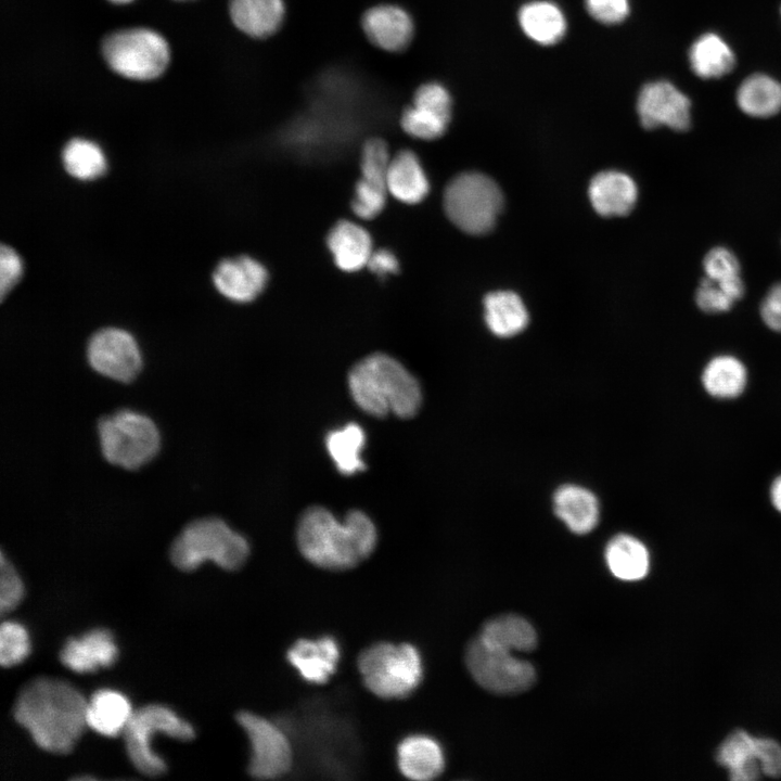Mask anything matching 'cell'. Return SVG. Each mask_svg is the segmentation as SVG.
Returning a JSON list of instances; mask_svg holds the SVG:
<instances>
[{
    "instance_id": "1",
    "label": "cell",
    "mask_w": 781,
    "mask_h": 781,
    "mask_svg": "<svg viewBox=\"0 0 781 781\" xmlns=\"http://www.w3.org/2000/svg\"><path fill=\"white\" fill-rule=\"evenodd\" d=\"M85 696L69 682L37 677L20 690L13 716L34 742L53 754H67L87 728Z\"/></svg>"
},
{
    "instance_id": "2",
    "label": "cell",
    "mask_w": 781,
    "mask_h": 781,
    "mask_svg": "<svg viewBox=\"0 0 781 781\" xmlns=\"http://www.w3.org/2000/svg\"><path fill=\"white\" fill-rule=\"evenodd\" d=\"M296 540L302 555L311 564L343 571L371 555L377 534L371 518L361 511H351L340 521L329 510L311 507L299 518Z\"/></svg>"
},
{
    "instance_id": "3",
    "label": "cell",
    "mask_w": 781,
    "mask_h": 781,
    "mask_svg": "<svg viewBox=\"0 0 781 781\" xmlns=\"http://www.w3.org/2000/svg\"><path fill=\"white\" fill-rule=\"evenodd\" d=\"M355 402L367 413L399 418L413 417L422 395L415 377L395 358L379 353L357 362L348 374Z\"/></svg>"
},
{
    "instance_id": "4",
    "label": "cell",
    "mask_w": 781,
    "mask_h": 781,
    "mask_svg": "<svg viewBox=\"0 0 781 781\" xmlns=\"http://www.w3.org/2000/svg\"><path fill=\"white\" fill-rule=\"evenodd\" d=\"M249 554L247 540L216 516L188 523L171 543L169 556L180 571L191 572L206 561L223 569L240 568Z\"/></svg>"
},
{
    "instance_id": "5",
    "label": "cell",
    "mask_w": 781,
    "mask_h": 781,
    "mask_svg": "<svg viewBox=\"0 0 781 781\" xmlns=\"http://www.w3.org/2000/svg\"><path fill=\"white\" fill-rule=\"evenodd\" d=\"M101 452L111 464L138 470L151 462L161 448L155 422L132 409H119L98 422Z\"/></svg>"
},
{
    "instance_id": "6",
    "label": "cell",
    "mask_w": 781,
    "mask_h": 781,
    "mask_svg": "<svg viewBox=\"0 0 781 781\" xmlns=\"http://www.w3.org/2000/svg\"><path fill=\"white\" fill-rule=\"evenodd\" d=\"M357 665L367 689L387 700L408 696L423 676L421 655L410 643H374L359 654Z\"/></svg>"
},
{
    "instance_id": "7",
    "label": "cell",
    "mask_w": 781,
    "mask_h": 781,
    "mask_svg": "<svg viewBox=\"0 0 781 781\" xmlns=\"http://www.w3.org/2000/svg\"><path fill=\"white\" fill-rule=\"evenodd\" d=\"M164 733L180 741L195 737L193 727L163 704H148L132 712L123 732L126 753L133 767L144 776L159 777L166 763L152 750V739Z\"/></svg>"
},
{
    "instance_id": "8",
    "label": "cell",
    "mask_w": 781,
    "mask_h": 781,
    "mask_svg": "<svg viewBox=\"0 0 781 781\" xmlns=\"http://www.w3.org/2000/svg\"><path fill=\"white\" fill-rule=\"evenodd\" d=\"M102 53L114 72L136 80L157 78L170 59L165 38L149 28H126L110 34L103 40Z\"/></svg>"
},
{
    "instance_id": "9",
    "label": "cell",
    "mask_w": 781,
    "mask_h": 781,
    "mask_svg": "<svg viewBox=\"0 0 781 781\" xmlns=\"http://www.w3.org/2000/svg\"><path fill=\"white\" fill-rule=\"evenodd\" d=\"M502 194L489 177L464 172L453 178L444 194L448 218L462 231L483 234L495 225L502 208Z\"/></svg>"
},
{
    "instance_id": "10",
    "label": "cell",
    "mask_w": 781,
    "mask_h": 781,
    "mask_svg": "<svg viewBox=\"0 0 781 781\" xmlns=\"http://www.w3.org/2000/svg\"><path fill=\"white\" fill-rule=\"evenodd\" d=\"M465 664L473 679L497 694H515L530 688L536 679L534 666L513 653L486 645L478 638L465 651Z\"/></svg>"
},
{
    "instance_id": "11",
    "label": "cell",
    "mask_w": 781,
    "mask_h": 781,
    "mask_svg": "<svg viewBox=\"0 0 781 781\" xmlns=\"http://www.w3.org/2000/svg\"><path fill=\"white\" fill-rule=\"evenodd\" d=\"M236 721L247 735L251 745L248 773L261 780L286 774L293 765V751L286 733L271 720L242 710Z\"/></svg>"
},
{
    "instance_id": "12",
    "label": "cell",
    "mask_w": 781,
    "mask_h": 781,
    "mask_svg": "<svg viewBox=\"0 0 781 781\" xmlns=\"http://www.w3.org/2000/svg\"><path fill=\"white\" fill-rule=\"evenodd\" d=\"M87 359L97 373L119 383L132 382L143 364L135 337L117 328L101 329L90 337Z\"/></svg>"
},
{
    "instance_id": "13",
    "label": "cell",
    "mask_w": 781,
    "mask_h": 781,
    "mask_svg": "<svg viewBox=\"0 0 781 781\" xmlns=\"http://www.w3.org/2000/svg\"><path fill=\"white\" fill-rule=\"evenodd\" d=\"M691 100L668 80L645 84L637 100V113L646 129L668 127L686 131L691 126Z\"/></svg>"
},
{
    "instance_id": "14",
    "label": "cell",
    "mask_w": 781,
    "mask_h": 781,
    "mask_svg": "<svg viewBox=\"0 0 781 781\" xmlns=\"http://www.w3.org/2000/svg\"><path fill=\"white\" fill-rule=\"evenodd\" d=\"M450 118V94L443 85L432 81L417 89L412 105L401 114L400 125L413 138L434 140L445 133Z\"/></svg>"
},
{
    "instance_id": "15",
    "label": "cell",
    "mask_w": 781,
    "mask_h": 781,
    "mask_svg": "<svg viewBox=\"0 0 781 781\" xmlns=\"http://www.w3.org/2000/svg\"><path fill=\"white\" fill-rule=\"evenodd\" d=\"M213 281L225 297L236 303L254 300L266 287L265 266L249 256L223 259L216 267Z\"/></svg>"
},
{
    "instance_id": "16",
    "label": "cell",
    "mask_w": 781,
    "mask_h": 781,
    "mask_svg": "<svg viewBox=\"0 0 781 781\" xmlns=\"http://www.w3.org/2000/svg\"><path fill=\"white\" fill-rule=\"evenodd\" d=\"M700 382L708 397L718 401H732L746 392L750 370L737 354L720 351L705 361L700 373Z\"/></svg>"
},
{
    "instance_id": "17",
    "label": "cell",
    "mask_w": 781,
    "mask_h": 781,
    "mask_svg": "<svg viewBox=\"0 0 781 781\" xmlns=\"http://www.w3.org/2000/svg\"><path fill=\"white\" fill-rule=\"evenodd\" d=\"M361 26L371 43L388 52L405 50L414 34V24L409 13L394 4L370 8L362 16Z\"/></svg>"
},
{
    "instance_id": "18",
    "label": "cell",
    "mask_w": 781,
    "mask_h": 781,
    "mask_svg": "<svg viewBox=\"0 0 781 781\" xmlns=\"http://www.w3.org/2000/svg\"><path fill=\"white\" fill-rule=\"evenodd\" d=\"M289 663L309 683L327 682L336 671L341 658L338 642L331 636L299 639L286 652Z\"/></svg>"
},
{
    "instance_id": "19",
    "label": "cell",
    "mask_w": 781,
    "mask_h": 781,
    "mask_svg": "<svg viewBox=\"0 0 781 781\" xmlns=\"http://www.w3.org/2000/svg\"><path fill=\"white\" fill-rule=\"evenodd\" d=\"M118 655L112 633L94 628L80 637L69 638L60 652L61 663L68 669L85 674L110 667Z\"/></svg>"
},
{
    "instance_id": "20",
    "label": "cell",
    "mask_w": 781,
    "mask_h": 781,
    "mask_svg": "<svg viewBox=\"0 0 781 781\" xmlns=\"http://www.w3.org/2000/svg\"><path fill=\"white\" fill-rule=\"evenodd\" d=\"M399 771L408 779L417 781L432 780L438 777L445 766L439 743L425 734L408 735L397 746Z\"/></svg>"
},
{
    "instance_id": "21",
    "label": "cell",
    "mask_w": 781,
    "mask_h": 781,
    "mask_svg": "<svg viewBox=\"0 0 781 781\" xmlns=\"http://www.w3.org/2000/svg\"><path fill=\"white\" fill-rule=\"evenodd\" d=\"M327 245L335 265L346 272L366 267L373 252L369 232L360 225L345 219L330 229Z\"/></svg>"
},
{
    "instance_id": "22",
    "label": "cell",
    "mask_w": 781,
    "mask_h": 781,
    "mask_svg": "<svg viewBox=\"0 0 781 781\" xmlns=\"http://www.w3.org/2000/svg\"><path fill=\"white\" fill-rule=\"evenodd\" d=\"M638 189L626 174L609 170L598 174L590 182L589 197L598 214L611 216L627 215L635 206Z\"/></svg>"
},
{
    "instance_id": "23",
    "label": "cell",
    "mask_w": 781,
    "mask_h": 781,
    "mask_svg": "<svg viewBox=\"0 0 781 781\" xmlns=\"http://www.w3.org/2000/svg\"><path fill=\"white\" fill-rule=\"evenodd\" d=\"M230 17L249 37L267 38L281 27L285 16L283 0H230Z\"/></svg>"
},
{
    "instance_id": "24",
    "label": "cell",
    "mask_w": 781,
    "mask_h": 781,
    "mask_svg": "<svg viewBox=\"0 0 781 781\" xmlns=\"http://www.w3.org/2000/svg\"><path fill=\"white\" fill-rule=\"evenodd\" d=\"M691 71L702 79H717L731 73L737 59L730 44L717 33L697 36L688 51Z\"/></svg>"
},
{
    "instance_id": "25",
    "label": "cell",
    "mask_w": 781,
    "mask_h": 781,
    "mask_svg": "<svg viewBox=\"0 0 781 781\" xmlns=\"http://www.w3.org/2000/svg\"><path fill=\"white\" fill-rule=\"evenodd\" d=\"M386 188L389 194L406 204H417L425 199L430 182L418 155L401 150L392 157Z\"/></svg>"
},
{
    "instance_id": "26",
    "label": "cell",
    "mask_w": 781,
    "mask_h": 781,
    "mask_svg": "<svg viewBox=\"0 0 781 781\" xmlns=\"http://www.w3.org/2000/svg\"><path fill=\"white\" fill-rule=\"evenodd\" d=\"M133 709L128 699L112 689L95 691L87 704V727L101 735L123 734Z\"/></svg>"
},
{
    "instance_id": "27",
    "label": "cell",
    "mask_w": 781,
    "mask_h": 781,
    "mask_svg": "<svg viewBox=\"0 0 781 781\" xmlns=\"http://www.w3.org/2000/svg\"><path fill=\"white\" fill-rule=\"evenodd\" d=\"M717 760L732 780H755L761 769V739L743 730L732 732L719 746Z\"/></svg>"
},
{
    "instance_id": "28",
    "label": "cell",
    "mask_w": 781,
    "mask_h": 781,
    "mask_svg": "<svg viewBox=\"0 0 781 781\" xmlns=\"http://www.w3.org/2000/svg\"><path fill=\"white\" fill-rule=\"evenodd\" d=\"M554 511L574 533L591 532L599 521V502L588 489L577 485H564L554 495Z\"/></svg>"
},
{
    "instance_id": "29",
    "label": "cell",
    "mask_w": 781,
    "mask_h": 781,
    "mask_svg": "<svg viewBox=\"0 0 781 781\" xmlns=\"http://www.w3.org/2000/svg\"><path fill=\"white\" fill-rule=\"evenodd\" d=\"M605 561L610 572L626 581L644 578L651 564L646 546L628 534H619L610 540L605 549Z\"/></svg>"
},
{
    "instance_id": "30",
    "label": "cell",
    "mask_w": 781,
    "mask_h": 781,
    "mask_svg": "<svg viewBox=\"0 0 781 781\" xmlns=\"http://www.w3.org/2000/svg\"><path fill=\"white\" fill-rule=\"evenodd\" d=\"M735 100L751 117H771L781 111V81L765 73L748 75L739 85Z\"/></svg>"
},
{
    "instance_id": "31",
    "label": "cell",
    "mask_w": 781,
    "mask_h": 781,
    "mask_svg": "<svg viewBox=\"0 0 781 781\" xmlns=\"http://www.w3.org/2000/svg\"><path fill=\"white\" fill-rule=\"evenodd\" d=\"M477 638L488 646L511 653L528 652L537 644L536 631L530 623L512 614L488 620Z\"/></svg>"
},
{
    "instance_id": "32",
    "label": "cell",
    "mask_w": 781,
    "mask_h": 781,
    "mask_svg": "<svg viewBox=\"0 0 781 781\" xmlns=\"http://www.w3.org/2000/svg\"><path fill=\"white\" fill-rule=\"evenodd\" d=\"M518 21L523 31L540 44L556 43L566 30L564 14L550 1H533L523 5Z\"/></svg>"
},
{
    "instance_id": "33",
    "label": "cell",
    "mask_w": 781,
    "mask_h": 781,
    "mask_svg": "<svg viewBox=\"0 0 781 781\" xmlns=\"http://www.w3.org/2000/svg\"><path fill=\"white\" fill-rule=\"evenodd\" d=\"M485 319L489 330L500 337H510L523 331L528 313L522 299L512 292L500 291L485 297Z\"/></svg>"
},
{
    "instance_id": "34",
    "label": "cell",
    "mask_w": 781,
    "mask_h": 781,
    "mask_svg": "<svg viewBox=\"0 0 781 781\" xmlns=\"http://www.w3.org/2000/svg\"><path fill=\"white\" fill-rule=\"evenodd\" d=\"M366 441L363 430L356 423L332 431L327 436V448L337 470L353 475L364 469L360 452Z\"/></svg>"
},
{
    "instance_id": "35",
    "label": "cell",
    "mask_w": 781,
    "mask_h": 781,
    "mask_svg": "<svg viewBox=\"0 0 781 781\" xmlns=\"http://www.w3.org/2000/svg\"><path fill=\"white\" fill-rule=\"evenodd\" d=\"M66 171L80 180H92L106 168L105 156L98 144L90 140L75 138L68 141L62 154Z\"/></svg>"
},
{
    "instance_id": "36",
    "label": "cell",
    "mask_w": 781,
    "mask_h": 781,
    "mask_svg": "<svg viewBox=\"0 0 781 781\" xmlns=\"http://www.w3.org/2000/svg\"><path fill=\"white\" fill-rule=\"evenodd\" d=\"M705 277L730 292L737 299L744 294V284L740 276V265L734 254L725 247L710 249L704 260Z\"/></svg>"
},
{
    "instance_id": "37",
    "label": "cell",
    "mask_w": 781,
    "mask_h": 781,
    "mask_svg": "<svg viewBox=\"0 0 781 781\" xmlns=\"http://www.w3.org/2000/svg\"><path fill=\"white\" fill-rule=\"evenodd\" d=\"M30 652L26 628L14 620L3 622L0 626V663L11 667L23 662Z\"/></svg>"
},
{
    "instance_id": "38",
    "label": "cell",
    "mask_w": 781,
    "mask_h": 781,
    "mask_svg": "<svg viewBox=\"0 0 781 781\" xmlns=\"http://www.w3.org/2000/svg\"><path fill=\"white\" fill-rule=\"evenodd\" d=\"M390 159L387 144L382 139H369L361 151V179L386 188V176Z\"/></svg>"
},
{
    "instance_id": "39",
    "label": "cell",
    "mask_w": 781,
    "mask_h": 781,
    "mask_svg": "<svg viewBox=\"0 0 781 781\" xmlns=\"http://www.w3.org/2000/svg\"><path fill=\"white\" fill-rule=\"evenodd\" d=\"M385 187L359 179L355 187L351 209L362 219H373L383 210L386 203Z\"/></svg>"
},
{
    "instance_id": "40",
    "label": "cell",
    "mask_w": 781,
    "mask_h": 781,
    "mask_svg": "<svg viewBox=\"0 0 781 781\" xmlns=\"http://www.w3.org/2000/svg\"><path fill=\"white\" fill-rule=\"evenodd\" d=\"M737 300L726 289L706 277L701 280L695 293L697 307L712 315L729 311Z\"/></svg>"
},
{
    "instance_id": "41",
    "label": "cell",
    "mask_w": 781,
    "mask_h": 781,
    "mask_svg": "<svg viewBox=\"0 0 781 781\" xmlns=\"http://www.w3.org/2000/svg\"><path fill=\"white\" fill-rule=\"evenodd\" d=\"M24 585L13 567L5 559L4 554L0 555V613L5 615L13 611L23 600Z\"/></svg>"
},
{
    "instance_id": "42",
    "label": "cell",
    "mask_w": 781,
    "mask_h": 781,
    "mask_svg": "<svg viewBox=\"0 0 781 781\" xmlns=\"http://www.w3.org/2000/svg\"><path fill=\"white\" fill-rule=\"evenodd\" d=\"M589 14L603 24H616L629 13L628 0H586Z\"/></svg>"
},
{
    "instance_id": "43",
    "label": "cell",
    "mask_w": 781,
    "mask_h": 781,
    "mask_svg": "<svg viewBox=\"0 0 781 781\" xmlns=\"http://www.w3.org/2000/svg\"><path fill=\"white\" fill-rule=\"evenodd\" d=\"M23 270L22 260L14 249L2 245L0 251V294L1 299L17 283Z\"/></svg>"
},
{
    "instance_id": "44",
    "label": "cell",
    "mask_w": 781,
    "mask_h": 781,
    "mask_svg": "<svg viewBox=\"0 0 781 781\" xmlns=\"http://www.w3.org/2000/svg\"><path fill=\"white\" fill-rule=\"evenodd\" d=\"M759 313L767 329L781 334V282L770 287L760 304Z\"/></svg>"
},
{
    "instance_id": "45",
    "label": "cell",
    "mask_w": 781,
    "mask_h": 781,
    "mask_svg": "<svg viewBox=\"0 0 781 781\" xmlns=\"http://www.w3.org/2000/svg\"><path fill=\"white\" fill-rule=\"evenodd\" d=\"M367 267L381 278L398 272L399 261L395 254L386 248H380L372 252Z\"/></svg>"
},
{
    "instance_id": "46",
    "label": "cell",
    "mask_w": 781,
    "mask_h": 781,
    "mask_svg": "<svg viewBox=\"0 0 781 781\" xmlns=\"http://www.w3.org/2000/svg\"><path fill=\"white\" fill-rule=\"evenodd\" d=\"M761 769L769 777H781V745L771 739L761 742Z\"/></svg>"
},
{
    "instance_id": "47",
    "label": "cell",
    "mask_w": 781,
    "mask_h": 781,
    "mask_svg": "<svg viewBox=\"0 0 781 781\" xmlns=\"http://www.w3.org/2000/svg\"><path fill=\"white\" fill-rule=\"evenodd\" d=\"M769 500L774 511L781 515V472L772 478L769 485Z\"/></svg>"
},
{
    "instance_id": "48",
    "label": "cell",
    "mask_w": 781,
    "mask_h": 781,
    "mask_svg": "<svg viewBox=\"0 0 781 781\" xmlns=\"http://www.w3.org/2000/svg\"><path fill=\"white\" fill-rule=\"evenodd\" d=\"M108 1L116 3V4H125V3H129L133 0H108Z\"/></svg>"
},
{
    "instance_id": "49",
    "label": "cell",
    "mask_w": 781,
    "mask_h": 781,
    "mask_svg": "<svg viewBox=\"0 0 781 781\" xmlns=\"http://www.w3.org/2000/svg\"><path fill=\"white\" fill-rule=\"evenodd\" d=\"M678 414H679V412H678ZM678 414H677V418H678ZM676 425H677V419H676ZM675 438H676V426H675Z\"/></svg>"
},
{
    "instance_id": "50",
    "label": "cell",
    "mask_w": 781,
    "mask_h": 781,
    "mask_svg": "<svg viewBox=\"0 0 781 781\" xmlns=\"http://www.w3.org/2000/svg\"><path fill=\"white\" fill-rule=\"evenodd\" d=\"M780 13H781V8H780Z\"/></svg>"
},
{
    "instance_id": "51",
    "label": "cell",
    "mask_w": 781,
    "mask_h": 781,
    "mask_svg": "<svg viewBox=\"0 0 781 781\" xmlns=\"http://www.w3.org/2000/svg\"><path fill=\"white\" fill-rule=\"evenodd\" d=\"M180 1H184V0H180Z\"/></svg>"
}]
</instances>
